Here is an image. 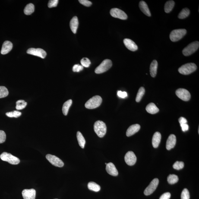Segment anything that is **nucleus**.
I'll return each mask as SVG.
<instances>
[{
  "instance_id": "79ce46f5",
  "label": "nucleus",
  "mask_w": 199,
  "mask_h": 199,
  "mask_svg": "<svg viewBox=\"0 0 199 199\" xmlns=\"http://www.w3.org/2000/svg\"><path fill=\"white\" fill-rule=\"evenodd\" d=\"M79 2L82 5L85 6L89 7L92 5V3L90 1H87V0H79Z\"/></svg>"
},
{
  "instance_id": "9b49d317",
  "label": "nucleus",
  "mask_w": 199,
  "mask_h": 199,
  "mask_svg": "<svg viewBox=\"0 0 199 199\" xmlns=\"http://www.w3.org/2000/svg\"><path fill=\"white\" fill-rule=\"evenodd\" d=\"M27 52L29 54L39 57L43 59L47 55L46 52L41 48H30L27 50Z\"/></svg>"
},
{
  "instance_id": "09e8293b",
  "label": "nucleus",
  "mask_w": 199,
  "mask_h": 199,
  "mask_svg": "<svg viewBox=\"0 0 199 199\" xmlns=\"http://www.w3.org/2000/svg\"></svg>"
},
{
  "instance_id": "f704fd0d",
  "label": "nucleus",
  "mask_w": 199,
  "mask_h": 199,
  "mask_svg": "<svg viewBox=\"0 0 199 199\" xmlns=\"http://www.w3.org/2000/svg\"><path fill=\"white\" fill-rule=\"evenodd\" d=\"M6 115L9 117L17 118L21 116V113L18 111H14V112H7Z\"/></svg>"
},
{
  "instance_id": "ea45409f",
  "label": "nucleus",
  "mask_w": 199,
  "mask_h": 199,
  "mask_svg": "<svg viewBox=\"0 0 199 199\" xmlns=\"http://www.w3.org/2000/svg\"><path fill=\"white\" fill-rule=\"evenodd\" d=\"M83 67L82 66L79 65V64H76L73 67V71L74 72H79L80 71L83 69Z\"/></svg>"
},
{
  "instance_id": "1a4fd4ad",
  "label": "nucleus",
  "mask_w": 199,
  "mask_h": 199,
  "mask_svg": "<svg viewBox=\"0 0 199 199\" xmlns=\"http://www.w3.org/2000/svg\"><path fill=\"white\" fill-rule=\"evenodd\" d=\"M111 15L112 17L120 19L121 20H126L128 16L123 11L118 8H112L110 11Z\"/></svg>"
},
{
  "instance_id": "ddd939ff",
  "label": "nucleus",
  "mask_w": 199,
  "mask_h": 199,
  "mask_svg": "<svg viewBox=\"0 0 199 199\" xmlns=\"http://www.w3.org/2000/svg\"><path fill=\"white\" fill-rule=\"evenodd\" d=\"M137 160V157L133 152L129 151L126 154L125 160L126 163L129 166H133L135 164Z\"/></svg>"
},
{
  "instance_id": "a18cd8bd",
  "label": "nucleus",
  "mask_w": 199,
  "mask_h": 199,
  "mask_svg": "<svg viewBox=\"0 0 199 199\" xmlns=\"http://www.w3.org/2000/svg\"><path fill=\"white\" fill-rule=\"evenodd\" d=\"M180 126L183 132L187 131L189 129V126L187 124H180Z\"/></svg>"
},
{
  "instance_id": "c03bdc74",
  "label": "nucleus",
  "mask_w": 199,
  "mask_h": 199,
  "mask_svg": "<svg viewBox=\"0 0 199 199\" xmlns=\"http://www.w3.org/2000/svg\"><path fill=\"white\" fill-rule=\"evenodd\" d=\"M171 197L170 193L169 192L166 193L162 194L159 199H170Z\"/></svg>"
},
{
  "instance_id": "39448f33",
  "label": "nucleus",
  "mask_w": 199,
  "mask_h": 199,
  "mask_svg": "<svg viewBox=\"0 0 199 199\" xmlns=\"http://www.w3.org/2000/svg\"><path fill=\"white\" fill-rule=\"evenodd\" d=\"M199 47V42L198 41L191 42L183 49V54L185 56H189L196 52Z\"/></svg>"
},
{
  "instance_id": "6e6552de",
  "label": "nucleus",
  "mask_w": 199,
  "mask_h": 199,
  "mask_svg": "<svg viewBox=\"0 0 199 199\" xmlns=\"http://www.w3.org/2000/svg\"><path fill=\"white\" fill-rule=\"evenodd\" d=\"M46 158L52 165L58 167L62 168L64 166L62 161L56 156L50 154L47 155Z\"/></svg>"
},
{
  "instance_id": "e433bc0d",
  "label": "nucleus",
  "mask_w": 199,
  "mask_h": 199,
  "mask_svg": "<svg viewBox=\"0 0 199 199\" xmlns=\"http://www.w3.org/2000/svg\"><path fill=\"white\" fill-rule=\"evenodd\" d=\"M184 167V163L182 162L177 161L174 164L173 168L177 170H180L183 169Z\"/></svg>"
},
{
  "instance_id": "c9c22d12",
  "label": "nucleus",
  "mask_w": 199,
  "mask_h": 199,
  "mask_svg": "<svg viewBox=\"0 0 199 199\" xmlns=\"http://www.w3.org/2000/svg\"><path fill=\"white\" fill-rule=\"evenodd\" d=\"M81 65L83 67L88 68L90 66L91 64V62L88 58H83L80 61Z\"/></svg>"
},
{
  "instance_id": "c756f323",
  "label": "nucleus",
  "mask_w": 199,
  "mask_h": 199,
  "mask_svg": "<svg viewBox=\"0 0 199 199\" xmlns=\"http://www.w3.org/2000/svg\"><path fill=\"white\" fill-rule=\"evenodd\" d=\"M190 14V11L188 9L185 8L182 9L178 15V18L180 19H184L188 16Z\"/></svg>"
},
{
  "instance_id": "423d86ee",
  "label": "nucleus",
  "mask_w": 199,
  "mask_h": 199,
  "mask_svg": "<svg viewBox=\"0 0 199 199\" xmlns=\"http://www.w3.org/2000/svg\"><path fill=\"white\" fill-rule=\"evenodd\" d=\"M1 160L8 162L11 164L13 165H18L20 163V159L16 156H13L11 153L4 152L0 156Z\"/></svg>"
},
{
  "instance_id": "20e7f679",
  "label": "nucleus",
  "mask_w": 199,
  "mask_h": 199,
  "mask_svg": "<svg viewBox=\"0 0 199 199\" xmlns=\"http://www.w3.org/2000/svg\"><path fill=\"white\" fill-rule=\"evenodd\" d=\"M187 33L185 29H176L173 30L170 34V38L173 42H176L182 39Z\"/></svg>"
},
{
  "instance_id": "4c0bfd02",
  "label": "nucleus",
  "mask_w": 199,
  "mask_h": 199,
  "mask_svg": "<svg viewBox=\"0 0 199 199\" xmlns=\"http://www.w3.org/2000/svg\"><path fill=\"white\" fill-rule=\"evenodd\" d=\"M190 193L187 188H184L181 194V199H190Z\"/></svg>"
},
{
  "instance_id": "b1692460",
  "label": "nucleus",
  "mask_w": 199,
  "mask_h": 199,
  "mask_svg": "<svg viewBox=\"0 0 199 199\" xmlns=\"http://www.w3.org/2000/svg\"><path fill=\"white\" fill-rule=\"evenodd\" d=\"M146 110L147 112L151 114H155L159 112V109L154 103H149L146 106Z\"/></svg>"
},
{
  "instance_id": "a19ab883",
  "label": "nucleus",
  "mask_w": 199,
  "mask_h": 199,
  "mask_svg": "<svg viewBox=\"0 0 199 199\" xmlns=\"http://www.w3.org/2000/svg\"><path fill=\"white\" fill-rule=\"evenodd\" d=\"M6 139V135L5 132L0 130V143L4 142Z\"/></svg>"
},
{
  "instance_id": "c85d7f7f",
  "label": "nucleus",
  "mask_w": 199,
  "mask_h": 199,
  "mask_svg": "<svg viewBox=\"0 0 199 199\" xmlns=\"http://www.w3.org/2000/svg\"><path fill=\"white\" fill-rule=\"evenodd\" d=\"M34 11V6L33 4H29L26 6L24 9V13L26 15H29Z\"/></svg>"
},
{
  "instance_id": "2eb2a0df",
  "label": "nucleus",
  "mask_w": 199,
  "mask_h": 199,
  "mask_svg": "<svg viewBox=\"0 0 199 199\" xmlns=\"http://www.w3.org/2000/svg\"><path fill=\"white\" fill-rule=\"evenodd\" d=\"M123 42L125 47L132 52H135L138 49V47L135 42L131 39H124Z\"/></svg>"
},
{
  "instance_id": "58836bf2",
  "label": "nucleus",
  "mask_w": 199,
  "mask_h": 199,
  "mask_svg": "<svg viewBox=\"0 0 199 199\" xmlns=\"http://www.w3.org/2000/svg\"><path fill=\"white\" fill-rule=\"evenodd\" d=\"M59 1L58 0H50L49 1L48 3V7L49 8L56 7L58 5Z\"/></svg>"
},
{
  "instance_id": "6ab92c4d",
  "label": "nucleus",
  "mask_w": 199,
  "mask_h": 199,
  "mask_svg": "<svg viewBox=\"0 0 199 199\" xmlns=\"http://www.w3.org/2000/svg\"><path fill=\"white\" fill-rule=\"evenodd\" d=\"M140 126L138 124H134L129 127L126 132L127 137H129L135 134L140 130Z\"/></svg>"
},
{
  "instance_id": "4468645a",
  "label": "nucleus",
  "mask_w": 199,
  "mask_h": 199,
  "mask_svg": "<svg viewBox=\"0 0 199 199\" xmlns=\"http://www.w3.org/2000/svg\"><path fill=\"white\" fill-rule=\"evenodd\" d=\"M22 194L24 199H35L36 191L34 189H25L22 192Z\"/></svg>"
},
{
  "instance_id": "49530a36",
  "label": "nucleus",
  "mask_w": 199,
  "mask_h": 199,
  "mask_svg": "<svg viewBox=\"0 0 199 199\" xmlns=\"http://www.w3.org/2000/svg\"><path fill=\"white\" fill-rule=\"evenodd\" d=\"M178 121H179L180 125L182 124H187V120L183 117H181L179 119H178Z\"/></svg>"
},
{
  "instance_id": "aec40b11",
  "label": "nucleus",
  "mask_w": 199,
  "mask_h": 199,
  "mask_svg": "<svg viewBox=\"0 0 199 199\" xmlns=\"http://www.w3.org/2000/svg\"><path fill=\"white\" fill-rule=\"evenodd\" d=\"M139 7L141 11L143 14H145L147 16H151L150 10H149L147 4L144 1H141L139 4Z\"/></svg>"
},
{
  "instance_id": "412c9836",
  "label": "nucleus",
  "mask_w": 199,
  "mask_h": 199,
  "mask_svg": "<svg viewBox=\"0 0 199 199\" xmlns=\"http://www.w3.org/2000/svg\"><path fill=\"white\" fill-rule=\"evenodd\" d=\"M79 26V21L77 17L74 16L70 21V27L72 31L74 34L77 33V30Z\"/></svg>"
},
{
  "instance_id": "4be33fe9",
  "label": "nucleus",
  "mask_w": 199,
  "mask_h": 199,
  "mask_svg": "<svg viewBox=\"0 0 199 199\" xmlns=\"http://www.w3.org/2000/svg\"><path fill=\"white\" fill-rule=\"evenodd\" d=\"M161 139V135L160 133L158 132L155 133L152 140V143L153 147L156 148L158 147L160 143Z\"/></svg>"
},
{
  "instance_id": "dca6fc26",
  "label": "nucleus",
  "mask_w": 199,
  "mask_h": 199,
  "mask_svg": "<svg viewBox=\"0 0 199 199\" xmlns=\"http://www.w3.org/2000/svg\"><path fill=\"white\" fill-rule=\"evenodd\" d=\"M176 143V137L175 135L171 134L168 137L167 140L166 147L168 150L173 148Z\"/></svg>"
},
{
  "instance_id": "7c9ffc66",
  "label": "nucleus",
  "mask_w": 199,
  "mask_h": 199,
  "mask_svg": "<svg viewBox=\"0 0 199 199\" xmlns=\"http://www.w3.org/2000/svg\"><path fill=\"white\" fill-rule=\"evenodd\" d=\"M16 109L17 110H21L26 107L27 106V103L24 100H20L16 102Z\"/></svg>"
},
{
  "instance_id": "473e14b6",
  "label": "nucleus",
  "mask_w": 199,
  "mask_h": 199,
  "mask_svg": "<svg viewBox=\"0 0 199 199\" xmlns=\"http://www.w3.org/2000/svg\"><path fill=\"white\" fill-rule=\"evenodd\" d=\"M145 89L144 88L142 87H140V89H139L138 92H137V97L136 98V101L137 102H140L143 95L145 94Z\"/></svg>"
},
{
  "instance_id": "0eeeda50",
  "label": "nucleus",
  "mask_w": 199,
  "mask_h": 199,
  "mask_svg": "<svg viewBox=\"0 0 199 199\" xmlns=\"http://www.w3.org/2000/svg\"><path fill=\"white\" fill-rule=\"evenodd\" d=\"M112 66V61L109 59H106L104 60L102 63L98 67H97L95 70V72L97 74H101L109 69Z\"/></svg>"
},
{
  "instance_id": "f8f14e48",
  "label": "nucleus",
  "mask_w": 199,
  "mask_h": 199,
  "mask_svg": "<svg viewBox=\"0 0 199 199\" xmlns=\"http://www.w3.org/2000/svg\"><path fill=\"white\" fill-rule=\"evenodd\" d=\"M175 94L178 97L184 101H188L191 98V94L190 92L185 89H178L176 91Z\"/></svg>"
},
{
  "instance_id": "f03ea898",
  "label": "nucleus",
  "mask_w": 199,
  "mask_h": 199,
  "mask_svg": "<svg viewBox=\"0 0 199 199\" xmlns=\"http://www.w3.org/2000/svg\"><path fill=\"white\" fill-rule=\"evenodd\" d=\"M102 102V99L100 96H95L88 100L85 105V107L87 109H94L100 106Z\"/></svg>"
},
{
  "instance_id": "9d476101",
  "label": "nucleus",
  "mask_w": 199,
  "mask_h": 199,
  "mask_svg": "<svg viewBox=\"0 0 199 199\" xmlns=\"http://www.w3.org/2000/svg\"><path fill=\"white\" fill-rule=\"evenodd\" d=\"M159 183V180L158 178H156L153 179L145 190L144 194L145 195H149L152 194L157 188Z\"/></svg>"
},
{
  "instance_id": "f257e3e1",
  "label": "nucleus",
  "mask_w": 199,
  "mask_h": 199,
  "mask_svg": "<svg viewBox=\"0 0 199 199\" xmlns=\"http://www.w3.org/2000/svg\"><path fill=\"white\" fill-rule=\"evenodd\" d=\"M94 129L95 133L100 137H103L106 134L107 127L106 124L103 121H96L94 125Z\"/></svg>"
},
{
  "instance_id": "72a5a7b5",
  "label": "nucleus",
  "mask_w": 199,
  "mask_h": 199,
  "mask_svg": "<svg viewBox=\"0 0 199 199\" xmlns=\"http://www.w3.org/2000/svg\"><path fill=\"white\" fill-rule=\"evenodd\" d=\"M9 94L8 89L4 86H0V98L6 97Z\"/></svg>"
},
{
  "instance_id": "bb28decb",
  "label": "nucleus",
  "mask_w": 199,
  "mask_h": 199,
  "mask_svg": "<svg viewBox=\"0 0 199 199\" xmlns=\"http://www.w3.org/2000/svg\"><path fill=\"white\" fill-rule=\"evenodd\" d=\"M175 2L173 1H167L165 5V11L166 13H169L172 11L175 6Z\"/></svg>"
},
{
  "instance_id": "7ed1b4c3",
  "label": "nucleus",
  "mask_w": 199,
  "mask_h": 199,
  "mask_svg": "<svg viewBox=\"0 0 199 199\" xmlns=\"http://www.w3.org/2000/svg\"><path fill=\"white\" fill-rule=\"evenodd\" d=\"M197 69V65L193 63L184 64L178 69L180 74L184 75H188L194 72Z\"/></svg>"
},
{
  "instance_id": "37998d69",
  "label": "nucleus",
  "mask_w": 199,
  "mask_h": 199,
  "mask_svg": "<svg viewBox=\"0 0 199 199\" xmlns=\"http://www.w3.org/2000/svg\"><path fill=\"white\" fill-rule=\"evenodd\" d=\"M117 95L120 97L125 98L127 96V93L125 92H122L121 91H118L117 92Z\"/></svg>"
},
{
  "instance_id": "f3484780",
  "label": "nucleus",
  "mask_w": 199,
  "mask_h": 199,
  "mask_svg": "<svg viewBox=\"0 0 199 199\" xmlns=\"http://www.w3.org/2000/svg\"><path fill=\"white\" fill-rule=\"evenodd\" d=\"M106 170L108 174L113 176H117L118 173L115 165L112 163H109L106 165Z\"/></svg>"
},
{
  "instance_id": "2f4dec72",
  "label": "nucleus",
  "mask_w": 199,
  "mask_h": 199,
  "mask_svg": "<svg viewBox=\"0 0 199 199\" xmlns=\"http://www.w3.org/2000/svg\"><path fill=\"white\" fill-rule=\"evenodd\" d=\"M178 181V178L175 175H170L168 178V181L169 183L173 184L176 183Z\"/></svg>"
},
{
  "instance_id": "393cba45",
  "label": "nucleus",
  "mask_w": 199,
  "mask_h": 199,
  "mask_svg": "<svg viewBox=\"0 0 199 199\" xmlns=\"http://www.w3.org/2000/svg\"><path fill=\"white\" fill-rule=\"evenodd\" d=\"M77 138L80 147L82 148H84L86 143L85 140L82 134L79 131L77 132Z\"/></svg>"
},
{
  "instance_id": "a211bd4d",
  "label": "nucleus",
  "mask_w": 199,
  "mask_h": 199,
  "mask_svg": "<svg viewBox=\"0 0 199 199\" xmlns=\"http://www.w3.org/2000/svg\"><path fill=\"white\" fill-rule=\"evenodd\" d=\"M13 44L9 41H6L4 42L2 45L1 54L2 55H5L9 52L12 49Z\"/></svg>"
},
{
  "instance_id": "de8ad7c7",
  "label": "nucleus",
  "mask_w": 199,
  "mask_h": 199,
  "mask_svg": "<svg viewBox=\"0 0 199 199\" xmlns=\"http://www.w3.org/2000/svg\"><path fill=\"white\" fill-rule=\"evenodd\" d=\"M105 164H106V165H107V163H105Z\"/></svg>"
},
{
  "instance_id": "cd10ccee",
  "label": "nucleus",
  "mask_w": 199,
  "mask_h": 199,
  "mask_svg": "<svg viewBox=\"0 0 199 199\" xmlns=\"http://www.w3.org/2000/svg\"><path fill=\"white\" fill-rule=\"evenodd\" d=\"M87 187L89 190L95 192L99 191L101 189L100 186L94 182H89Z\"/></svg>"
},
{
  "instance_id": "5701e85b",
  "label": "nucleus",
  "mask_w": 199,
  "mask_h": 199,
  "mask_svg": "<svg viewBox=\"0 0 199 199\" xmlns=\"http://www.w3.org/2000/svg\"><path fill=\"white\" fill-rule=\"evenodd\" d=\"M158 63L157 61L154 60L150 65V72L151 77H154L157 74Z\"/></svg>"
},
{
  "instance_id": "a878e982",
  "label": "nucleus",
  "mask_w": 199,
  "mask_h": 199,
  "mask_svg": "<svg viewBox=\"0 0 199 199\" xmlns=\"http://www.w3.org/2000/svg\"><path fill=\"white\" fill-rule=\"evenodd\" d=\"M72 100L70 99L66 102L64 104L62 107V112L64 115H68L69 110L70 107L72 104Z\"/></svg>"
}]
</instances>
